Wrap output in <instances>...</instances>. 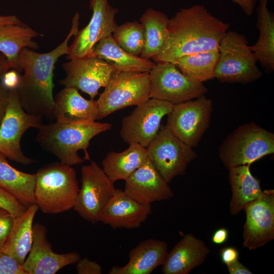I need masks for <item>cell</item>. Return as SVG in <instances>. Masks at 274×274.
Wrapping results in <instances>:
<instances>
[{
  "label": "cell",
  "instance_id": "2e32d148",
  "mask_svg": "<svg viewBox=\"0 0 274 274\" xmlns=\"http://www.w3.org/2000/svg\"><path fill=\"white\" fill-rule=\"evenodd\" d=\"M65 73L59 84L73 87L88 94L93 99L101 87H105L113 73L114 67L105 60L86 56L70 60L62 64Z\"/></svg>",
  "mask_w": 274,
  "mask_h": 274
},
{
  "label": "cell",
  "instance_id": "74e56055",
  "mask_svg": "<svg viewBox=\"0 0 274 274\" xmlns=\"http://www.w3.org/2000/svg\"><path fill=\"white\" fill-rule=\"evenodd\" d=\"M19 73L14 70H9L1 81L8 90L16 88L19 83Z\"/></svg>",
  "mask_w": 274,
  "mask_h": 274
},
{
  "label": "cell",
  "instance_id": "9c48e42d",
  "mask_svg": "<svg viewBox=\"0 0 274 274\" xmlns=\"http://www.w3.org/2000/svg\"><path fill=\"white\" fill-rule=\"evenodd\" d=\"M149 75L150 98L174 105L203 96L208 92L202 83L188 78L170 62H156Z\"/></svg>",
  "mask_w": 274,
  "mask_h": 274
},
{
  "label": "cell",
  "instance_id": "4fadbf2b",
  "mask_svg": "<svg viewBox=\"0 0 274 274\" xmlns=\"http://www.w3.org/2000/svg\"><path fill=\"white\" fill-rule=\"evenodd\" d=\"M174 105L150 98L139 106L121 123L120 134L126 143L147 148L159 131L162 119L173 110Z\"/></svg>",
  "mask_w": 274,
  "mask_h": 274
},
{
  "label": "cell",
  "instance_id": "4316f807",
  "mask_svg": "<svg viewBox=\"0 0 274 274\" xmlns=\"http://www.w3.org/2000/svg\"><path fill=\"white\" fill-rule=\"evenodd\" d=\"M269 0H258L257 28L259 37L251 46L258 62L268 73L274 71V14L268 9Z\"/></svg>",
  "mask_w": 274,
  "mask_h": 274
},
{
  "label": "cell",
  "instance_id": "60d3db41",
  "mask_svg": "<svg viewBox=\"0 0 274 274\" xmlns=\"http://www.w3.org/2000/svg\"><path fill=\"white\" fill-rule=\"evenodd\" d=\"M230 274H252L253 272L238 260L226 265Z\"/></svg>",
  "mask_w": 274,
  "mask_h": 274
},
{
  "label": "cell",
  "instance_id": "d6986e66",
  "mask_svg": "<svg viewBox=\"0 0 274 274\" xmlns=\"http://www.w3.org/2000/svg\"><path fill=\"white\" fill-rule=\"evenodd\" d=\"M151 213V204H141L124 191L116 189L101 212L98 221L113 229H133L141 226Z\"/></svg>",
  "mask_w": 274,
  "mask_h": 274
},
{
  "label": "cell",
  "instance_id": "d6a6232c",
  "mask_svg": "<svg viewBox=\"0 0 274 274\" xmlns=\"http://www.w3.org/2000/svg\"><path fill=\"white\" fill-rule=\"evenodd\" d=\"M0 208L8 211L13 217L21 215L27 208L11 194L1 187Z\"/></svg>",
  "mask_w": 274,
  "mask_h": 274
},
{
  "label": "cell",
  "instance_id": "484cf974",
  "mask_svg": "<svg viewBox=\"0 0 274 274\" xmlns=\"http://www.w3.org/2000/svg\"><path fill=\"white\" fill-rule=\"evenodd\" d=\"M39 35L26 24L0 26V52L7 58L11 69L19 73L22 72L19 62V53L24 47L37 50L39 45L32 39Z\"/></svg>",
  "mask_w": 274,
  "mask_h": 274
},
{
  "label": "cell",
  "instance_id": "9a60e30c",
  "mask_svg": "<svg viewBox=\"0 0 274 274\" xmlns=\"http://www.w3.org/2000/svg\"><path fill=\"white\" fill-rule=\"evenodd\" d=\"M243 247L250 251L265 246L274 239V191L265 190L244 208Z\"/></svg>",
  "mask_w": 274,
  "mask_h": 274
},
{
  "label": "cell",
  "instance_id": "7bdbcfd3",
  "mask_svg": "<svg viewBox=\"0 0 274 274\" xmlns=\"http://www.w3.org/2000/svg\"><path fill=\"white\" fill-rule=\"evenodd\" d=\"M11 69V65L6 56L3 53H0V81L4 76Z\"/></svg>",
  "mask_w": 274,
  "mask_h": 274
},
{
  "label": "cell",
  "instance_id": "44dd1931",
  "mask_svg": "<svg viewBox=\"0 0 274 274\" xmlns=\"http://www.w3.org/2000/svg\"><path fill=\"white\" fill-rule=\"evenodd\" d=\"M168 253L164 241L149 238L139 243L128 254L129 261L123 266H114L109 274H150L162 265Z\"/></svg>",
  "mask_w": 274,
  "mask_h": 274
},
{
  "label": "cell",
  "instance_id": "83f0119b",
  "mask_svg": "<svg viewBox=\"0 0 274 274\" xmlns=\"http://www.w3.org/2000/svg\"><path fill=\"white\" fill-rule=\"evenodd\" d=\"M129 145L122 152H109L101 162L103 170L114 183L125 181L148 158L146 148L134 143Z\"/></svg>",
  "mask_w": 274,
  "mask_h": 274
},
{
  "label": "cell",
  "instance_id": "7c38bea8",
  "mask_svg": "<svg viewBox=\"0 0 274 274\" xmlns=\"http://www.w3.org/2000/svg\"><path fill=\"white\" fill-rule=\"evenodd\" d=\"M81 174L82 185L73 209L84 219L95 224L116 188L102 168L94 161L84 165Z\"/></svg>",
  "mask_w": 274,
  "mask_h": 274
},
{
  "label": "cell",
  "instance_id": "30bf717a",
  "mask_svg": "<svg viewBox=\"0 0 274 274\" xmlns=\"http://www.w3.org/2000/svg\"><path fill=\"white\" fill-rule=\"evenodd\" d=\"M146 148L148 158L168 184L183 175L197 156L192 148L175 135L166 125Z\"/></svg>",
  "mask_w": 274,
  "mask_h": 274
},
{
  "label": "cell",
  "instance_id": "b9f144b4",
  "mask_svg": "<svg viewBox=\"0 0 274 274\" xmlns=\"http://www.w3.org/2000/svg\"><path fill=\"white\" fill-rule=\"evenodd\" d=\"M228 238V231L224 228H220L216 230L212 237V242L216 245H222L225 243Z\"/></svg>",
  "mask_w": 274,
  "mask_h": 274
},
{
  "label": "cell",
  "instance_id": "f35d334b",
  "mask_svg": "<svg viewBox=\"0 0 274 274\" xmlns=\"http://www.w3.org/2000/svg\"><path fill=\"white\" fill-rule=\"evenodd\" d=\"M237 5L243 12L248 16L253 14L258 0H231Z\"/></svg>",
  "mask_w": 274,
  "mask_h": 274
},
{
  "label": "cell",
  "instance_id": "ba28073f",
  "mask_svg": "<svg viewBox=\"0 0 274 274\" xmlns=\"http://www.w3.org/2000/svg\"><path fill=\"white\" fill-rule=\"evenodd\" d=\"M43 118L22 108L16 88L9 90L7 109L0 125V153L24 165L34 163L33 159L24 154L20 142L26 130L31 127L38 129L43 124Z\"/></svg>",
  "mask_w": 274,
  "mask_h": 274
},
{
  "label": "cell",
  "instance_id": "3957f363",
  "mask_svg": "<svg viewBox=\"0 0 274 274\" xmlns=\"http://www.w3.org/2000/svg\"><path fill=\"white\" fill-rule=\"evenodd\" d=\"M112 124L96 121L61 122L42 124L36 141L54 155L60 162L71 166L90 160L87 149L91 140L111 129Z\"/></svg>",
  "mask_w": 274,
  "mask_h": 274
},
{
  "label": "cell",
  "instance_id": "ac0fdd59",
  "mask_svg": "<svg viewBox=\"0 0 274 274\" xmlns=\"http://www.w3.org/2000/svg\"><path fill=\"white\" fill-rule=\"evenodd\" d=\"M125 181L124 192L142 204L169 200L174 196L168 183L148 157Z\"/></svg>",
  "mask_w": 274,
  "mask_h": 274
},
{
  "label": "cell",
  "instance_id": "836d02e7",
  "mask_svg": "<svg viewBox=\"0 0 274 274\" xmlns=\"http://www.w3.org/2000/svg\"><path fill=\"white\" fill-rule=\"evenodd\" d=\"M0 274H27L15 258L0 251Z\"/></svg>",
  "mask_w": 274,
  "mask_h": 274
},
{
  "label": "cell",
  "instance_id": "ee69618b",
  "mask_svg": "<svg viewBox=\"0 0 274 274\" xmlns=\"http://www.w3.org/2000/svg\"><path fill=\"white\" fill-rule=\"evenodd\" d=\"M8 24H25L15 15L0 16V26Z\"/></svg>",
  "mask_w": 274,
  "mask_h": 274
},
{
  "label": "cell",
  "instance_id": "f1b7e54d",
  "mask_svg": "<svg viewBox=\"0 0 274 274\" xmlns=\"http://www.w3.org/2000/svg\"><path fill=\"white\" fill-rule=\"evenodd\" d=\"M0 153V187L27 208L35 203L36 174H28L13 167Z\"/></svg>",
  "mask_w": 274,
  "mask_h": 274
},
{
  "label": "cell",
  "instance_id": "1f68e13d",
  "mask_svg": "<svg viewBox=\"0 0 274 274\" xmlns=\"http://www.w3.org/2000/svg\"><path fill=\"white\" fill-rule=\"evenodd\" d=\"M112 37L124 50L134 56H140L145 45L144 28L140 22H126L118 26Z\"/></svg>",
  "mask_w": 274,
  "mask_h": 274
},
{
  "label": "cell",
  "instance_id": "8d00e7d4",
  "mask_svg": "<svg viewBox=\"0 0 274 274\" xmlns=\"http://www.w3.org/2000/svg\"><path fill=\"white\" fill-rule=\"evenodd\" d=\"M221 261L226 265L230 264L238 260V252L233 247H226L219 251Z\"/></svg>",
  "mask_w": 274,
  "mask_h": 274
},
{
  "label": "cell",
  "instance_id": "5bb4252c",
  "mask_svg": "<svg viewBox=\"0 0 274 274\" xmlns=\"http://www.w3.org/2000/svg\"><path fill=\"white\" fill-rule=\"evenodd\" d=\"M92 16L89 23L75 36L66 58L71 60L88 56L100 40L112 36L118 25L115 17L118 9L113 7L108 0H90Z\"/></svg>",
  "mask_w": 274,
  "mask_h": 274
},
{
  "label": "cell",
  "instance_id": "8fae6325",
  "mask_svg": "<svg viewBox=\"0 0 274 274\" xmlns=\"http://www.w3.org/2000/svg\"><path fill=\"white\" fill-rule=\"evenodd\" d=\"M212 100L204 96L175 105L167 115L166 126L191 148L196 147L210 126Z\"/></svg>",
  "mask_w": 274,
  "mask_h": 274
},
{
  "label": "cell",
  "instance_id": "7402d4cb",
  "mask_svg": "<svg viewBox=\"0 0 274 274\" xmlns=\"http://www.w3.org/2000/svg\"><path fill=\"white\" fill-rule=\"evenodd\" d=\"M73 87H65L54 99V119L61 122L95 121L98 110L96 101L87 99Z\"/></svg>",
  "mask_w": 274,
  "mask_h": 274
},
{
  "label": "cell",
  "instance_id": "e0dca14e",
  "mask_svg": "<svg viewBox=\"0 0 274 274\" xmlns=\"http://www.w3.org/2000/svg\"><path fill=\"white\" fill-rule=\"evenodd\" d=\"M47 233V228L43 224L36 223L33 225L32 245L22 265L27 274H54L67 265L77 263L81 259L77 252L55 253Z\"/></svg>",
  "mask_w": 274,
  "mask_h": 274
},
{
  "label": "cell",
  "instance_id": "277c9868",
  "mask_svg": "<svg viewBox=\"0 0 274 274\" xmlns=\"http://www.w3.org/2000/svg\"><path fill=\"white\" fill-rule=\"evenodd\" d=\"M35 203L43 213L56 214L73 209L79 188L75 169L57 162L48 164L37 171Z\"/></svg>",
  "mask_w": 274,
  "mask_h": 274
},
{
  "label": "cell",
  "instance_id": "52a82bcc",
  "mask_svg": "<svg viewBox=\"0 0 274 274\" xmlns=\"http://www.w3.org/2000/svg\"><path fill=\"white\" fill-rule=\"evenodd\" d=\"M96 100L97 120L124 108L139 106L150 98L149 73L115 72Z\"/></svg>",
  "mask_w": 274,
  "mask_h": 274
},
{
  "label": "cell",
  "instance_id": "d4e9b609",
  "mask_svg": "<svg viewBox=\"0 0 274 274\" xmlns=\"http://www.w3.org/2000/svg\"><path fill=\"white\" fill-rule=\"evenodd\" d=\"M249 164L229 169V182L232 192L229 212L235 216L243 210L248 203L259 197L263 193L260 182L253 176Z\"/></svg>",
  "mask_w": 274,
  "mask_h": 274
},
{
  "label": "cell",
  "instance_id": "7a4b0ae2",
  "mask_svg": "<svg viewBox=\"0 0 274 274\" xmlns=\"http://www.w3.org/2000/svg\"><path fill=\"white\" fill-rule=\"evenodd\" d=\"M229 24L214 16L202 5L179 10L168 22V38L155 62H174L196 52L217 50Z\"/></svg>",
  "mask_w": 274,
  "mask_h": 274
},
{
  "label": "cell",
  "instance_id": "603a6c76",
  "mask_svg": "<svg viewBox=\"0 0 274 274\" xmlns=\"http://www.w3.org/2000/svg\"><path fill=\"white\" fill-rule=\"evenodd\" d=\"M101 58L110 65L115 72L149 73L156 62L134 56L124 50L114 40L112 36L99 41L88 56Z\"/></svg>",
  "mask_w": 274,
  "mask_h": 274
},
{
  "label": "cell",
  "instance_id": "ab89813d",
  "mask_svg": "<svg viewBox=\"0 0 274 274\" xmlns=\"http://www.w3.org/2000/svg\"><path fill=\"white\" fill-rule=\"evenodd\" d=\"M9 90L0 81V125L6 113Z\"/></svg>",
  "mask_w": 274,
  "mask_h": 274
},
{
  "label": "cell",
  "instance_id": "f546056e",
  "mask_svg": "<svg viewBox=\"0 0 274 274\" xmlns=\"http://www.w3.org/2000/svg\"><path fill=\"white\" fill-rule=\"evenodd\" d=\"M169 18L164 13L151 8L140 18L145 31V45L140 57L150 59L162 50L168 38Z\"/></svg>",
  "mask_w": 274,
  "mask_h": 274
},
{
  "label": "cell",
  "instance_id": "6da1fadb",
  "mask_svg": "<svg viewBox=\"0 0 274 274\" xmlns=\"http://www.w3.org/2000/svg\"><path fill=\"white\" fill-rule=\"evenodd\" d=\"M79 19L80 15L76 13L65 40L53 50L41 53L24 47L20 51L19 62L23 74L19 75L16 89L20 104L27 113L54 119L55 64L60 56L68 54V41L79 31Z\"/></svg>",
  "mask_w": 274,
  "mask_h": 274
},
{
  "label": "cell",
  "instance_id": "8992f818",
  "mask_svg": "<svg viewBox=\"0 0 274 274\" xmlns=\"http://www.w3.org/2000/svg\"><path fill=\"white\" fill-rule=\"evenodd\" d=\"M273 153L274 134L253 122L235 129L219 148V158L228 170Z\"/></svg>",
  "mask_w": 274,
  "mask_h": 274
},
{
  "label": "cell",
  "instance_id": "e575fe53",
  "mask_svg": "<svg viewBox=\"0 0 274 274\" xmlns=\"http://www.w3.org/2000/svg\"><path fill=\"white\" fill-rule=\"evenodd\" d=\"M14 218L8 211L0 208V248L11 231L13 225Z\"/></svg>",
  "mask_w": 274,
  "mask_h": 274
},
{
  "label": "cell",
  "instance_id": "cb8c5ba5",
  "mask_svg": "<svg viewBox=\"0 0 274 274\" xmlns=\"http://www.w3.org/2000/svg\"><path fill=\"white\" fill-rule=\"evenodd\" d=\"M39 208L30 205L21 215L14 218L12 228L0 251L15 258L23 265L33 243V221Z\"/></svg>",
  "mask_w": 274,
  "mask_h": 274
},
{
  "label": "cell",
  "instance_id": "d590c367",
  "mask_svg": "<svg viewBox=\"0 0 274 274\" xmlns=\"http://www.w3.org/2000/svg\"><path fill=\"white\" fill-rule=\"evenodd\" d=\"M76 269L79 274H101L102 267L96 262L87 258L80 259L77 263Z\"/></svg>",
  "mask_w": 274,
  "mask_h": 274
},
{
  "label": "cell",
  "instance_id": "4dcf8cb0",
  "mask_svg": "<svg viewBox=\"0 0 274 274\" xmlns=\"http://www.w3.org/2000/svg\"><path fill=\"white\" fill-rule=\"evenodd\" d=\"M218 56V50L202 51L183 56L172 63L188 78L203 83L214 79Z\"/></svg>",
  "mask_w": 274,
  "mask_h": 274
},
{
  "label": "cell",
  "instance_id": "ffe728a7",
  "mask_svg": "<svg viewBox=\"0 0 274 274\" xmlns=\"http://www.w3.org/2000/svg\"><path fill=\"white\" fill-rule=\"evenodd\" d=\"M210 250L201 239L185 234L167 253L161 269L164 274H188L206 259Z\"/></svg>",
  "mask_w": 274,
  "mask_h": 274
},
{
  "label": "cell",
  "instance_id": "5b68a950",
  "mask_svg": "<svg viewBox=\"0 0 274 274\" xmlns=\"http://www.w3.org/2000/svg\"><path fill=\"white\" fill-rule=\"evenodd\" d=\"M214 79L221 83L246 84L262 76L245 35L228 30L221 40Z\"/></svg>",
  "mask_w": 274,
  "mask_h": 274
}]
</instances>
